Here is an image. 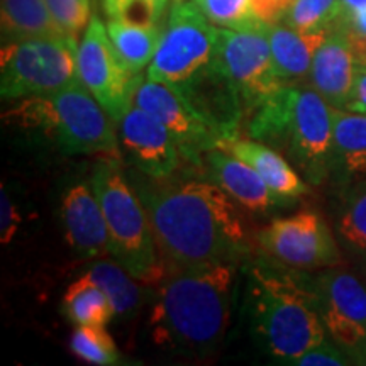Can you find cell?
<instances>
[{
  "label": "cell",
  "instance_id": "obj_1",
  "mask_svg": "<svg viewBox=\"0 0 366 366\" xmlns=\"http://www.w3.org/2000/svg\"><path fill=\"white\" fill-rule=\"evenodd\" d=\"M134 183L167 269L239 263L249 253L244 219L216 182Z\"/></svg>",
  "mask_w": 366,
  "mask_h": 366
},
{
  "label": "cell",
  "instance_id": "obj_2",
  "mask_svg": "<svg viewBox=\"0 0 366 366\" xmlns=\"http://www.w3.org/2000/svg\"><path fill=\"white\" fill-rule=\"evenodd\" d=\"M234 272L236 263L167 269L149 317L154 341L190 355L214 350L231 319Z\"/></svg>",
  "mask_w": 366,
  "mask_h": 366
},
{
  "label": "cell",
  "instance_id": "obj_3",
  "mask_svg": "<svg viewBox=\"0 0 366 366\" xmlns=\"http://www.w3.org/2000/svg\"><path fill=\"white\" fill-rule=\"evenodd\" d=\"M249 278L254 329L273 358L294 365L327 340L314 278L272 258L256 262Z\"/></svg>",
  "mask_w": 366,
  "mask_h": 366
},
{
  "label": "cell",
  "instance_id": "obj_4",
  "mask_svg": "<svg viewBox=\"0 0 366 366\" xmlns=\"http://www.w3.org/2000/svg\"><path fill=\"white\" fill-rule=\"evenodd\" d=\"M4 121L41 134L63 154L119 153L116 122L81 80L53 94L12 100Z\"/></svg>",
  "mask_w": 366,
  "mask_h": 366
},
{
  "label": "cell",
  "instance_id": "obj_5",
  "mask_svg": "<svg viewBox=\"0 0 366 366\" xmlns=\"http://www.w3.org/2000/svg\"><path fill=\"white\" fill-rule=\"evenodd\" d=\"M90 185L107 222L114 259L144 285L162 283L167 267L154 241L148 212L117 157H105L97 162Z\"/></svg>",
  "mask_w": 366,
  "mask_h": 366
},
{
  "label": "cell",
  "instance_id": "obj_6",
  "mask_svg": "<svg viewBox=\"0 0 366 366\" xmlns=\"http://www.w3.org/2000/svg\"><path fill=\"white\" fill-rule=\"evenodd\" d=\"M79 76V44L68 34L9 41L0 54V95L7 102L58 92Z\"/></svg>",
  "mask_w": 366,
  "mask_h": 366
},
{
  "label": "cell",
  "instance_id": "obj_7",
  "mask_svg": "<svg viewBox=\"0 0 366 366\" xmlns=\"http://www.w3.org/2000/svg\"><path fill=\"white\" fill-rule=\"evenodd\" d=\"M217 29L192 0H173L146 79L177 90L202 79L216 65Z\"/></svg>",
  "mask_w": 366,
  "mask_h": 366
},
{
  "label": "cell",
  "instance_id": "obj_8",
  "mask_svg": "<svg viewBox=\"0 0 366 366\" xmlns=\"http://www.w3.org/2000/svg\"><path fill=\"white\" fill-rule=\"evenodd\" d=\"M263 22L244 29H217L216 63L234 86L244 114L278 94L287 84L278 76Z\"/></svg>",
  "mask_w": 366,
  "mask_h": 366
},
{
  "label": "cell",
  "instance_id": "obj_9",
  "mask_svg": "<svg viewBox=\"0 0 366 366\" xmlns=\"http://www.w3.org/2000/svg\"><path fill=\"white\" fill-rule=\"evenodd\" d=\"M280 148L312 185L331 178L332 107L312 86L294 84L292 107Z\"/></svg>",
  "mask_w": 366,
  "mask_h": 366
},
{
  "label": "cell",
  "instance_id": "obj_10",
  "mask_svg": "<svg viewBox=\"0 0 366 366\" xmlns=\"http://www.w3.org/2000/svg\"><path fill=\"white\" fill-rule=\"evenodd\" d=\"M268 258L302 272L340 267L342 258L332 229L314 210L274 219L256 236Z\"/></svg>",
  "mask_w": 366,
  "mask_h": 366
},
{
  "label": "cell",
  "instance_id": "obj_11",
  "mask_svg": "<svg viewBox=\"0 0 366 366\" xmlns=\"http://www.w3.org/2000/svg\"><path fill=\"white\" fill-rule=\"evenodd\" d=\"M79 76L116 124L132 104L136 86L143 79L127 68L107 26L97 16L92 17L79 43Z\"/></svg>",
  "mask_w": 366,
  "mask_h": 366
},
{
  "label": "cell",
  "instance_id": "obj_12",
  "mask_svg": "<svg viewBox=\"0 0 366 366\" xmlns=\"http://www.w3.org/2000/svg\"><path fill=\"white\" fill-rule=\"evenodd\" d=\"M132 102L149 112L175 137L182 158L202 164L207 151L219 148L229 137L216 122L199 112L177 89L148 79H141Z\"/></svg>",
  "mask_w": 366,
  "mask_h": 366
},
{
  "label": "cell",
  "instance_id": "obj_13",
  "mask_svg": "<svg viewBox=\"0 0 366 366\" xmlns=\"http://www.w3.org/2000/svg\"><path fill=\"white\" fill-rule=\"evenodd\" d=\"M314 283L327 334L350 358L366 363V287L340 268L324 269Z\"/></svg>",
  "mask_w": 366,
  "mask_h": 366
},
{
  "label": "cell",
  "instance_id": "obj_14",
  "mask_svg": "<svg viewBox=\"0 0 366 366\" xmlns=\"http://www.w3.org/2000/svg\"><path fill=\"white\" fill-rule=\"evenodd\" d=\"M117 126L127 158L143 175L159 180L172 177L180 167L182 153L175 137L139 105L132 102Z\"/></svg>",
  "mask_w": 366,
  "mask_h": 366
},
{
  "label": "cell",
  "instance_id": "obj_15",
  "mask_svg": "<svg viewBox=\"0 0 366 366\" xmlns=\"http://www.w3.org/2000/svg\"><path fill=\"white\" fill-rule=\"evenodd\" d=\"M61 221L66 242L81 258H102L111 254L107 222L90 183H76L65 192Z\"/></svg>",
  "mask_w": 366,
  "mask_h": 366
},
{
  "label": "cell",
  "instance_id": "obj_16",
  "mask_svg": "<svg viewBox=\"0 0 366 366\" xmlns=\"http://www.w3.org/2000/svg\"><path fill=\"white\" fill-rule=\"evenodd\" d=\"M356 56L350 39L337 27L329 31L314 54L310 66V86L332 109H346L356 75Z\"/></svg>",
  "mask_w": 366,
  "mask_h": 366
},
{
  "label": "cell",
  "instance_id": "obj_17",
  "mask_svg": "<svg viewBox=\"0 0 366 366\" xmlns=\"http://www.w3.org/2000/svg\"><path fill=\"white\" fill-rule=\"evenodd\" d=\"M202 163L209 175L221 189L251 212H268L273 207L287 205L280 197L269 190V187L259 177V173L248 163L236 158L221 148L207 151L202 157Z\"/></svg>",
  "mask_w": 366,
  "mask_h": 366
},
{
  "label": "cell",
  "instance_id": "obj_18",
  "mask_svg": "<svg viewBox=\"0 0 366 366\" xmlns=\"http://www.w3.org/2000/svg\"><path fill=\"white\" fill-rule=\"evenodd\" d=\"M366 178V114L332 109L331 180L341 190Z\"/></svg>",
  "mask_w": 366,
  "mask_h": 366
},
{
  "label": "cell",
  "instance_id": "obj_19",
  "mask_svg": "<svg viewBox=\"0 0 366 366\" xmlns=\"http://www.w3.org/2000/svg\"><path fill=\"white\" fill-rule=\"evenodd\" d=\"M219 148L234 154L236 158L254 168L269 187V190L280 197L287 205L309 192L307 180H304L278 151L269 148L262 141H256L253 137L242 139L237 136L234 139L224 141Z\"/></svg>",
  "mask_w": 366,
  "mask_h": 366
},
{
  "label": "cell",
  "instance_id": "obj_20",
  "mask_svg": "<svg viewBox=\"0 0 366 366\" xmlns=\"http://www.w3.org/2000/svg\"><path fill=\"white\" fill-rule=\"evenodd\" d=\"M329 31L302 33L285 22L267 26L274 68L285 84H300L302 80L309 79L314 54Z\"/></svg>",
  "mask_w": 366,
  "mask_h": 366
},
{
  "label": "cell",
  "instance_id": "obj_21",
  "mask_svg": "<svg viewBox=\"0 0 366 366\" xmlns=\"http://www.w3.org/2000/svg\"><path fill=\"white\" fill-rule=\"evenodd\" d=\"M4 41L65 34L59 29L46 0H0Z\"/></svg>",
  "mask_w": 366,
  "mask_h": 366
},
{
  "label": "cell",
  "instance_id": "obj_22",
  "mask_svg": "<svg viewBox=\"0 0 366 366\" xmlns=\"http://www.w3.org/2000/svg\"><path fill=\"white\" fill-rule=\"evenodd\" d=\"M107 33L127 68L134 75H141L157 53L163 36V27L162 24L141 26L109 19Z\"/></svg>",
  "mask_w": 366,
  "mask_h": 366
},
{
  "label": "cell",
  "instance_id": "obj_23",
  "mask_svg": "<svg viewBox=\"0 0 366 366\" xmlns=\"http://www.w3.org/2000/svg\"><path fill=\"white\" fill-rule=\"evenodd\" d=\"M61 309L75 326H105L116 315L107 294L86 273L66 288Z\"/></svg>",
  "mask_w": 366,
  "mask_h": 366
},
{
  "label": "cell",
  "instance_id": "obj_24",
  "mask_svg": "<svg viewBox=\"0 0 366 366\" xmlns=\"http://www.w3.org/2000/svg\"><path fill=\"white\" fill-rule=\"evenodd\" d=\"M86 274L107 294L116 315H131L139 307L141 288L119 262L100 259Z\"/></svg>",
  "mask_w": 366,
  "mask_h": 366
},
{
  "label": "cell",
  "instance_id": "obj_25",
  "mask_svg": "<svg viewBox=\"0 0 366 366\" xmlns=\"http://www.w3.org/2000/svg\"><path fill=\"white\" fill-rule=\"evenodd\" d=\"M342 192L336 231L347 248L366 256V178Z\"/></svg>",
  "mask_w": 366,
  "mask_h": 366
},
{
  "label": "cell",
  "instance_id": "obj_26",
  "mask_svg": "<svg viewBox=\"0 0 366 366\" xmlns=\"http://www.w3.org/2000/svg\"><path fill=\"white\" fill-rule=\"evenodd\" d=\"M70 350L76 358L90 365H121L122 358L105 326H76L70 337Z\"/></svg>",
  "mask_w": 366,
  "mask_h": 366
},
{
  "label": "cell",
  "instance_id": "obj_27",
  "mask_svg": "<svg viewBox=\"0 0 366 366\" xmlns=\"http://www.w3.org/2000/svg\"><path fill=\"white\" fill-rule=\"evenodd\" d=\"M341 14V0H295L285 24L302 33L329 31Z\"/></svg>",
  "mask_w": 366,
  "mask_h": 366
},
{
  "label": "cell",
  "instance_id": "obj_28",
  "mask_svg": "<svg viewBox=\"0 0 366 366\" xmlns=\"http://www.w3.org/2000/svg\"><path fill=\"white\" fill-rule=\"evenodd\" d=\"M192 2L217 27L244 29L258 24L253 14V0H192Z\"/></svg>",
  "mask_w": 366,
  "mask_h": 366
},
{
  "label": "cell",
  "instance_id": "obj_29",
  "mask_svg": "<svg viewBox=\"0 0 366 366\" xmlns=\"http://www.w3.org/2000/svg\"><path fill=\"white\" fill-rule=\"evenodd\" d=\"M170 0H104L109 19L129 24L157 26Z\"/></svg>",
  "mask_w": 366,
  "mask_h": 366
},
{
  "label": "cell",
  "instance_id": "obj_30",
  "mask_svg": "<svg viewBox=\"0 0 366 366\" xmlns=\"http://www.w3.org/2000/svg\"><path fill=\"white\" fill-rule=\"evenodd\" d=\"M59 29L68 36L79 38L92 21L90 0H46Z\"/></svg>",
  "mask_w": 366,
  "mask_h": 366
},
{
  "label": "cell",
  "instance_id": "obj_31",
  "mask_svg": "<svg viewBox=\"0 0 366 366\" xmlns=\"http://www.w3.org/2000/svg\"><path fill=\"white\" fill-rule=\"evenodd\" d=\"M350 363V355L341 346L329 340H324L320 345L314 346L312 350L294 361V365L299 366H345Z\"/></svg>",
  "mask_w": 366,
  "mask_h": 366
},
{
  "label": "cell",
  "instance_id": "obj_32",
  "mask_svg": "<svg viewBox=\"0 0 366 366\" xmlns=\"http://www.w3.org/2000/svg\"><path fill=\"white\" fill-rule=\"evenodd\" d=\"M295 0H253L254 19L263 24H280L287 19Z\"/></svg>",
  "mask_w": 366,
  "mask_h": 366
},
{
  "label": "cell",
  "instance_id": "obj_33",
  "mask_svg": "<svg viewBox=\"0 0 366 366\" xmlns=\"http://www.w3.org/2000/svg\"><path fill=\"white\" fill-rule=\"evenodd\" d=\"M19 222L21 216L17 214L11 195L6 192V187L2 185V189H0V242L2 244H9L12 241L17 227H19Z\"/></svg>",
  "mask_w": 366,
  "mask_h": 366
},
{
  "label": "cell",
  "instance_id": "obj_34",
  "mask_svg": "<svg viewBox=\"0 0 366 366\" xmlns=\"http://www.w3.org/2000/svg\"><path fill=\"white\" fill-rule=\"evenodd\" d=\"M346 111L366 114V66L360 63L356 66L353 89H351Z\"/></svg>",
  "mask_w": 366,
  "mask_h": 366
},
{
  "label": "cell",
  "instance_id": "obj_35",
  "mask_svg": "<svg viewBox=\"0 0 366 366\" xmlns=\"http://www.w3.org/2000/svg\"><path fill=\"white\" fill-rule=\"evenodd\" d=\"M361 11H366V0H341V14Z\"/></svg>",
  "mask_w": 366,
  "mask_h": 366
},
{
  "label": "cell",
  "instance_id": "obj_36",
  "mask_svg": "<svg viewBox=\"0 0 366 366\" xmlns=\"http://www.w3.org/2000/svg\"><path fill=\"white\" fill-rule=\"evenodd\" d=\"M365 66H366V65H365Z\"/></svg>",
  "mask_w": 366,
  "mask_h": 366
}]
</instances>
